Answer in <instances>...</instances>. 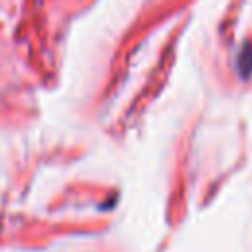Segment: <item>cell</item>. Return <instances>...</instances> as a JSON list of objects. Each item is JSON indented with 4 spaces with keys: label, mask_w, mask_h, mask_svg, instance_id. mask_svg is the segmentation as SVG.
<instances>
[]
</instances>
